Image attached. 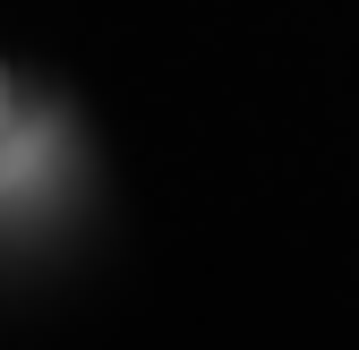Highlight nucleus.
<instances>
[{"mask_svg":"<svg viewBox=\"0 0 359 350\" xmlns=\"http://www.w3.org/2000/svg\"><path fill=\"white\" fill-rule=\"evenodd\" d=\"M18 128V85H9V60H0V137Z\"/></svg>","mask_w":359,"mask_h":350,"instance_id":"nucleus-1","label":"nucleus"}]
</instances>
